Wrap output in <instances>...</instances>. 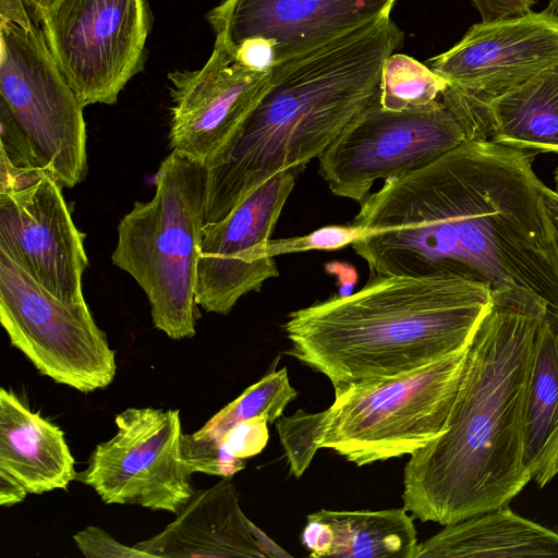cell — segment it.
Listing matches in <instances>:
<instances>
[{
    "instance_id": "cell-9",
    "label": "cell",
    "mask_w": 558,
    "mask_h": 558,
    "mask_svg": "<svg viewBox=\"0 0 558 558\" xmlns=\"http://www.w3.org/2000/svg\"><path fill=\"white\" fill-rule=\"evenodd\" d=\"M468 140L442 100L390 111L379 100L355 117L318 157L330 191L362 203L374 182L409 173Z\"/></svg>"
},
{
    "instance_id": "cell-20",
    "label": "cell",
    "mask_w": 558,
    "mask_h": 558,
    "mask_svg": "<svg viewBox=\"0 0 558 558\" xmlns=\"http://www.w3.org/2000/svg\"><path fill=\"white\" fill-rule=\"evenodd\" d=\"M558 557V533L507 506L445 525L420 543L416 558Z\"/></svg>"
},
{
    "instance_id": "cell-22",
    "label": "cell",
    "mask_w": 558,
    "mask_h": 558,
    "mask_svg": "<svg viewBox=\"0 0 558 558\" xmlns=\"http://www.w3.org/2000/svg\"><path fill=\"white\" fill-rule=\"evenodd\" d=\"M486 140L515 148L558 154V66L488 102Z\"/></svg>"
},
{
    "instance_id": "cell-33",
    "label": "cell",
    "mask_w": 558,
    "mask_h": 558,
    "mask_svg": "<svg viewBox=\"0 0 558 558\" xmlns=\"http://www.w3.org/2000/svg\"><path fill=\"white\" fill-rule=\"evenodd\" d=\"M37 16L48 11L58 0H26Z\"/></svg>"
},
{
    "instance_id": "cell-7",
    "label": "cell",
    "mask_w": 558,
    "mask_h": 558,
    "mask_svg": "<svg viewBox=\"0 0 558 558\" xmlns=\"http://www.w3.org/2000/svg\"><path fill=\"white\" fill-rule=\"evenodd\" d=\"M0 94L41 167L63 187L87 174L84 105L26 0H0Z\"/></svg>"
},
{
    "instance_id": "cell-35",
    "label": "cell",
    "mask_w": 558,
    "mask_h": 558,
    "mask_svg": "<svg viewBox=\"0 0 558 558\" xmlns=\"http://www.w3.org/2000/svg\"><path fill=\"white\" fill-rule=\"evenodd\" d=\"M554 184H555V190L558 192V163L554 171Z\"/></svg>"
},
{
    "instance_id": "cell-17",
    "label": "cell",
    "mask_w": 558,
    "mask_h": 558,
    "mask_svg": "<svg viewBox=\"0 0 558 558\" xmlns=\"http://www.w3.org/2000/svg\"><path fill=\"white\" fill-rule=\"evenodd\" d=\"M134 546L157 558L290 556L243 513L231 477L195 490L174 521Z\"/></svg>"
},
{
    "instance_id": "cell-2",
    "label": "cell",
    "mask_w": 558,
    "mask_h": 558,
    "mask_svg": "<svg viewBox=\"0 0 558 558\" xmlns=\"http://www.w3.org/2000/svg\"><path fill=\"white\" fill-rule=\"evenodd\" d=\"M465 353L446 430L411 454L403 507L441 525L508 506L531 481L524 464L530 373L547 302L526 290L492 291Z\"/></svg>"
},
{
    "instance_id": "cell-21",
    "label": "cell",
    "mask_w": 558,
    "mask_h": 558,
    "mask_svg": "<svg viewBox=\"0 0 558 558\" xmlns=\"http://www.w3.org/2000/svg\"><path fill=\"white\" fill-rule=\"evenodd\" d=\"M557 457L558 308L547 306L530 373L524 428V464L539 487L556 475Z\"/></svg>"
},
{
    "instance_id": "cell-16",
    "label": "cell",
    "mask_w": 558,
    "mask_h": 558,
    "mask_svg": "<svg viewBox=\"0 0 558 558\" xmlns=\"http://www.w3.org/2000/svg\"><path fill=\"white\" fill-rule=\"evenodd\" d=\"M396 1L225 0L207 20L216 39L229 47L248 39L267 41L278 64L389 16Z\"/></svg>"
},
{
    "instance_id": "cell-24",
    "label": "cell",
    "mask_w": 558,
    "mask_h": 558,
    "mask_svg": "<svg viewBox=\"0 0 558 558\" xmlns=\"http://www.w3.org/2000/svg\"><path fill=\"white\" fill-rule=\"evenodd\" d=\"M448 82L417 60L390 54L383 65L380 106L390 111L421 108L437 100Z\"/></svg>"
},
{
    "instance_id": "cell-26",
    "label": "cell",
    "mask_w": 558,
    "mask_h": 558,
    "mask_svg": "<svg viewBox=\"0 0 558 558\" xmlns=\"http://www.w3.org/2000/svg\"><path fill=\"white\" fill-rule=\"evenodd\" d=\"M368 232L355 225L326 226L303 236L269 240L266 254L275 257L280 254L305 251H335L366 236Z\"/></svg>"
},
{
    "instance_id": "cell-8",
    "label": "cell",
    "mask_w": 558,
    "mask_h": 558,
    "mask_svg": "<svg viewBox=\"0 0 558 558\" xmlns=\"http://www.w3.org/2000/svg\"><path fill=\"white\" fill-rule=\"evenodd\" d=\"M0 322L44 376L87 393L108 387L116 352L85 300L63 301L0 251Z\"/></svg>"
},
{
    "instance_id": "cell-13",
    "label": "cell",
    "mask_w": 558,
    "mask_h": 558,
    "mask_svg": "<svg viewBox=\"0 0 558 558\" xmlns=\"http://www.w3.org/2000/svg\"><path fill=\"white\" fill-rule=\"evenodd\" d=\"M298 173L272 175L225 218L204 225L197 264L196 304L228 315L239 299L279 275L266 245Z\"/></svg>"
},
{
    "instance_id": "cell-1",
    "label": "cell",
    "mask_w": 558,
    "mask_h": 558,
    "mask_svg": "<svg viewBox=\"0 0 558 558\" xmlns=\"http://www.w3.org/2000/svg\"><path fill=\"white\" fill-rule=\"evenodd\" d=\"M537 150L466 140L386 180L353 223L374 276L458 275L492 291L526 290L558 308V279L541 207Z\"/></svg>"
},
{
    "instance_id": "cell-30",
    "label": "cell",
    "mask_w": 558,
    "mask_h": 558,
    "mask_svg": "<svg viewBox=\"0 0 558 558\" xmlns=\"http://www.w3.org/2000/svg\"><path fill=\"white\" fill-rule=\"evenodd\" d=\"M536 2L537 0H472L484 22L526 14Z\"/></svg>"
},
{
    "instance_id": "cell-34",
    "label": "cell",
    "mask_w": 558,
    "mask_h": 558,
    "mask_svg": "<svg viewBox=\"0 0 558 558\" xmlns=\"http://www.w3.org/2000/svg\"><path fill=\"white\" fill-rule=\"evenodd\" d=\"M547 9L558 14V0H549Z\"/></svg>"
},
{
    "instance_id": "cell-25",
    "label": "cell",
    "mask_w": 558,
    "mask_h": 558,
    "mask_svg": "<svg viewBox=\"0 0 558 558\" xmlns=\"http://www.w3.org/2000/svg\"><path fill=\"white\" fill-rule=\"evenodd\" d=\"M182 453L184 462L193 473H205L232 477L245 468V459L230 454L221 441L193 434H183Z\"/></svg>"
},
{
    "instance_id": "cell-32",
    "label": "cell",
    "mask_w": 558,
    "mask_h": 558,
    "mask_svg": "<svg viewBox=\"0 0 558 558\" xmlns=\"http://www.w3.org/2000/svg\"><path fill=\"white\" fill-rule=\"evenodd\" d=\"M325 270L330 275L337 276L339 295L347 296L352 293V290L357 281V272L352 265L333 260L325 265Z\"/></svg>"
},
{
    "instance_id": "cell-12",
    "label": "cell",
    "mask_w": 558,
    "mask_h": 558,
    "mask_svg": "<svg viewBox=\"0 0 558 558\" xmlns=\"http://www.w3.org/2000/svg\"><path fill=\"white\" fill-rule=\"evenodd\" d=\"M558 66V14L541 12L473 24L429 69L448 82L441 98L474 123L495 97Z\"/></svg>"
},
{
    "instance_id": "cell-23",
    "label": "cell",
    "mask_w": 558,
    "mask_h": 558,
    "mask_svg": "<svg viewBox=\"0 0 558 558\" xmlns=\"http://www.w3.org/2000/svg\"><path fill=\"white\" fill-rule=\"evenodd\" d=\"M296 396L287 368L274 371L246 388L195 433L220 441L228 429L244 420L265 417L274 423Z\"/></svg>"
},
{
    "instance_id": "cell-6",
    "label": "cell",
    "mask_w": 558,
    "mask_h": 558,
    "mask_svg": "<svg viewBox=\"0 0 558 558\" xmlns=\"http://www.w3.org/2000/svg\"><path fill=\"white\" fill-rule=\"evenodd\" d=\"M207 168L172 149L155 177V194L135 202L118 225L112 263L145 292L154 326L174 340L192 338L204 228Z\"/></svg>"
},
{
    "instance_id": "cell-14",
    "label": "cell",
    "mask_w": 558,
    "mask_h": 558,
    "mask_svg": "<svg viewBox=\"0 0 558 558\" xmlns=\"http://www.w3.org/2000/svg\"><path fill=\"white\" fill-rule=\"evenodd\" d=\"M62 187L45 172L25 189L0 193V251L53 295L75 302L84 300L88 258Z\"/></svg>"
},
{
    "instance_id": "cell-28",
    "label": "cell",
    "mask_w": 558,
    "mask_h": 558,
    "mask_svg": "<svg viewBox=\"0 0 558 558\" xmlns=\"http://www.w3.org/2000/svg\"><path fill=\"white\" fill-rule=\"evenodd\" d=\"M268 423L265 417L244 420L228 429L220 441L225 449L236 458L253 457L267 445Z\"/></svg>"
},
{
    "instance_id": "cell-27",
    "label": "cell",
    "mask_w": 558,
    "mask_h": 558,
    "mask_svg": "<svg viewBox=\"0 0 558 558\" xmlns=\"http://www.w3.org/2000/svg\"><path fill=\"white\" fill-rule=\"evenodd\" d=\"M73 539L87 558H149L150 554L126 546L99 526L89 525L76 532Z\"/></svg>"
},
{
    "instance_id": "cell-18",
    "label": "cell",
    "mask_w": 558,
    "mask_h": 558,
    "mask_svg": "<svg viewBox=\"0 0 558 558\" xmlns=\"http://www.w3.org/2000/svg\"><path fill=\"white\" fill-rule=\"evenodd\" d=\"M63 430L0 390V469L29 494L65 489L77 477Z\"/></svg>"
},
{
    "instance_id": "cell-15",
    "label": "cell",
    "mask_w": 558,
    "mask_h": 558,
    "mask_svg": "<svg viewBox=\"0 0 558 558\" xmlns=\"http://www.w3.org/2000/svg\"><path fill=\"white\" fill-rule=\"evenodd\" d=\"M270 75L271 70L246 66L229 46L216 39L203 68L168 75L173 101L170 147L206 166L255 107Z\"/></svg>"
},
{
    "instance_id": "cell-31",
    "label": "cell",
    "mask_w": 558,
    "mask_h": 558,
    "mask_svg": "<svg viewBox=\"0 0 558 558\" xmlns=\"http://www.w3.org/2000/svg\"><path fill=\"white\" fill-rule=\"evenodd\" d=\"M28 494L14 476L0 469V506L12 507L22 502Z\"/></svg>"
},
{
    "instance_id": "cell-5",
    "label": "cell",
    "mask_w": 558,
    "mask_h": 558,
    "mask_svg": "<svg viewBox=\"0 0 558 558\" xmlns=\"http://www.w3.org/2000/svg\"><path fill=\"white\" fill-rule=\"evenodd\" d=\"M468 348V347H466ZM466 349L414 372L335 390L325 411L276 421L296 478L320 448L357 466L412 454L445 430L458 395Z\"/></svg>"
},
{
    "instance_id": "cell-29",
    "label": "cell",
    "mask_w": 558,
    "mask_h": 558,
    "mask_svg": "<svg viewBox=\"0 0 558 558\" xmlns=\"http://www.w3.org/2000/svg\"><path fill=\"white\" fill-rule=\"evenodd\" d=\"M541 207L550 258L558 279V192L545 184L541 187Z\"/></svg>"
},
{
    "instance_id": "cell-11",
    "label": "cell",
    "mask_w": 558,
    "mask_h": 558,
    "mask_svg": "<svg viewBox=\"0 0 558 558\" xmlns=\"http://www.w3.org/2000/svg\"><path fill=\"white\" fill-rule=\"evenodd\" d=\"M114 422L116 435L95 447L76 478L106 504L178 514L195 492L182 453L180 411L129 408Z\"/></svg>"
},
{
    "instance_id": "cell-3",
    "label": "cell",
    "mask_w": 558,
    "mask_h": 558,
    "mask_svg": "<svg viewBox=\"0 0 558 558\" xmlns=\"http://www.w3.org/2000/svg\"><path fill=\"white\" fill-rule=\"evenodd\" d=\"M403 33L385 16L276 64L268 86L206 165L204 222L225 218L281 171L300 174L380 99L383 65Z\"/></svg>"
},
{
    "instance_id": "cell-19",
    "label": "cell",
    "mask_w": 558,
    "mask_h": 558,
    "mask_svg": "<svg viewBox=\"0 0 558 558\" xmlns=\"http://www.w3.org/2000/svg\"><path fill=\"white\" fill-rule=\"evenodd\" d=\"M414 517L408 510L333 511L307 515L301 535L312 557L416 558Z\"/></svg>"
},
{
    "instance_id": "cell-10",
    "label": "cell",
    "mask_w": 558,
    "mask_h": 558,
    "mask_svg": "<svg viewBox=\"0 0 558 558\" xmlns=\"http://www.w3.org/2000/svg\"><path fill=\"white\" fill-rule=\"evenodd\" d=\"M38 17L84 107L114 104L141 71L150 25L146 0H58Z\"/></svg>"
},
{
    "instance_id": "cell-36",
    "label": "cell",
    "mask_w": 558,
    "mask_h": 558,
    "mask_svg": "<svg viewBox=\"0 0 558 558\" xmlns=\"http://www.w3.org/2000/svg\"><path fill=\"white\" fill-rule=\"evenodd\" d=\"M555 473H556V475L558 474V457H557L556 464H555Z\"/></svg>"
},
{
    "instance_id": "cell-4",
    "label": "cell",
    "mask_w": 558,
    "mask_h": 558,
    "mask_svg": "<svg viewBox=\"0 0 558 558\" xmlns=\"http://www.w3.org/2000/svg\"><path fill=\"white\" fill-rule=\"evenodd\" d=\"M492 301L488 284L458 275L374 276L290 313L287 353L333 390L397 377L465 350Z\"/></svg>"
}]
</instances>
